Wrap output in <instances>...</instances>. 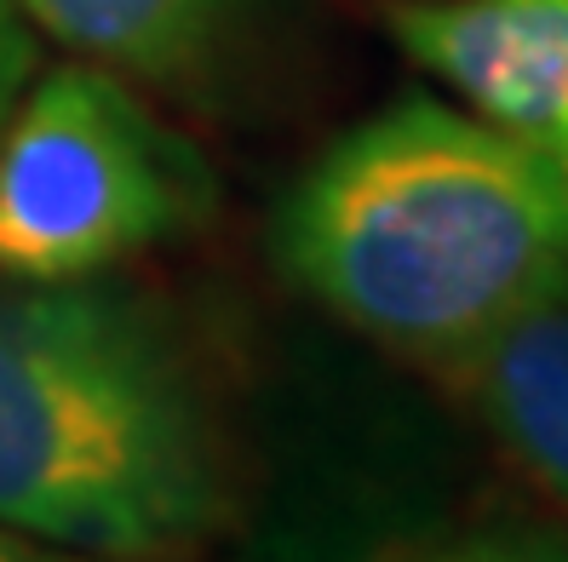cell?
Returning a JSON list of instances; mask_svg holds the SVG:
<instances>
[{"mask_svg": "<svg viewBox=\"0 0 568 562\" xmlns=\"http://www.w3.org/2000/svg\"><path fill=\"white\" fill-rule=\"evenodd\" d=\"M276 258L356 334L430 368L568 293V178L477 110L403 98L305 167Z\"/></svg>", "mask_w": 568, "mask_h": 562, "instance_id": "1", "label": "cell"}, {"mask_svg": "<svg viewBox=\"0 0 568 562\" xmlns=\"http://www.w3.org/2000/svg\"><path fill=\"white\" fill-rule=\"evenodd\" d=\"M224 511L219 419L144 299L87 282L0 299V522L150 562L202 545Z\"/></svg>", "mask_w": 568, "mask_h": 562, "instance_id": "2", "label": "cell"}, {"mask_svg": "<svg viewBox=\"0 0 568 562\" xmlns=\"http://www.w3.org/2000/svg\"><path fill=\"white\" fill-rule=\"evenodd\" d=\"M213 178L115 70L75 58L29 86L0 126V276L92 282L207 213Z\"/></svg>", "mask_w": 568, "mask_h": 562, "instance_id": "3", "label": "cell"}, {"mask_svg": "<svg viewBox=\"0 0 568 562\" xmlns=\"http://www.w3.org/2000/svg\"><path fill=\"white\" fill-rule=\"evenodd\" d=\"M385 35L568 178V0H385Z\"/></svg>", "mask_w": 568, "mask_h": 562, "instance_id": "4", "label": "cell"}, {"mask_svg": "<svg viewBox=\"0 0 568 562\" xmlns=\"http://www.w3.org/2000/svg\"><path fill=\"white\" fill-rule=\"evenodd\" d=\"M430 368L511 466L568 511V305L551 299Z\"/></svg>", "mask_w": 568, "mask_h": 562, "instance_id": "5", "label": "cell"}, {"mask_svg": "<svg viewBox=\"0 0 568 562\" xmlns=\"http://www.w3.org/2000/svg\"><path fill=\"white\" fill-rule=\"evenodd\" d=\"M247 7L253 0H18L29 29L139 81L190 75Z\"/></svg>", "mask_w": 568, "mask_h": 562, "instance_id": "6", "label": "cell"}, {"mask_svg": "<svg viewBox=\"0 0 568 562\" xmlns=\"http://www.w3.org/2000/svg\"><path fill=\"white\" fill-rule=\"evenodd\" d=\"M379 562H568V540L546 534V528H483V534L425 551H396Z\"/></svg>", "mask_w": 568, "mask_h": 562, "instance_id": "7", "label": "cell"}, {"mask_svg": "<svg viewBox=\"0 0 568 562\" xmlns=\"http://www.w3.org/2000/svg\"><path fill=\"white\" fill-rule=\"evenodd\" d=\"M29 18L18 12V0H0V126H7L12 104L23 98V75H29Z\"/></svg>", "mask_w": 568, "mask_h": 562, "instance_id": "8", "label": "cell"}, {"mask_svg": "<svg viewBox=\"0 0 568 562\" xmlns=\"http://www.w3.org/2000/svg\"><path fill=\"white\" fill-rule=\"evenodd\" d=\"M0 562H115V556L70 551V545H52V540H36V534H23V528L0 522Z\"/></svg>", "mask_w": 568, "mask_h": 562, "instance_id": "9", "label": "cell"}]
</instances>
